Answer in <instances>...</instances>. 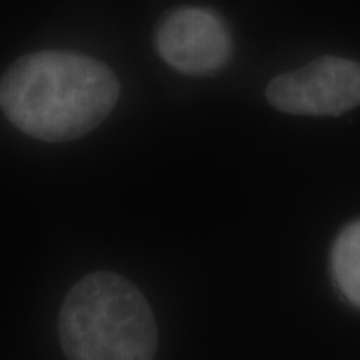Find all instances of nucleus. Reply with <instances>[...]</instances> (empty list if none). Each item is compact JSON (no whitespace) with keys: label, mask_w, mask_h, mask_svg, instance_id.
I'll list each match as a JSON object with an SVG mask.
<instances>
[{"label":"nucleus","mask_w":360,"mask_h":360,"mask_svg":"<svg viewBox=\"0 0 360 360\" xmlns=\"http://www.w3.org/2000/svg\"><path fill=\"white\" fill-rule=\"evenodd\" d=\"M330 269L338 290L350 304L360 309V220L350 222L336 236Z\"/></svg>","instance_id":"5"},{"label":"nucleus","mask_w":360,"mask_h":360,"mask_svg":"<svg viewBox=\"0 0 360 360\" xmlns=\"http://www.w3.org/2000/svg\"><path fill=\"white\" fill-rule=\"evenodd\" d=\"M58 338L68 360H155L158 347L146 298L115 272H92L68 290Z\"/></svg>","instance_id":"2"},{"label":"nucleus","mask_w":360,"mask_h":360,"mask_svg":"<svg viewBox=\"0 0 360 360\" xmlns=\"http://www.w3.org/2000/svg\"><path fill=\"white\" fill-rule=\"evenodd\" d=\"M155 49L168 66L182 75L208 77L231 60L232 37L214 11L182 6L167 14L156 28Z\"/></svg>","instance_id":"4"},{"label":"nucleus","mask_w":360,"mask_h":360,"mask_svg":"<svg viewBox=\"0 0 360 360\" xmlns=\"http://www.w3.org/2000/svg\"><path fill=\"white\" fill-rule=\"evenodd\" d=\"M120 94L115 72L80 52L42 51L18 58L0 80V108L20 132L66 142L94 130Z\"/></svg>","instance_id":"1"},{"label":"nucleus","mask_w":360,"mask_h":360,"mask_svg":"<svg viewBox=\"0 0 360 360\" xmlns=\"http://www.w3.org/2000/svg\"><path fill=\"white\" fill-rule=\"evenodd\" d=\"M266 98L286 115H342L360 104V65L340 56H322L274 78Z\"/></svg>","instance_id":"3"}]
</instances>
